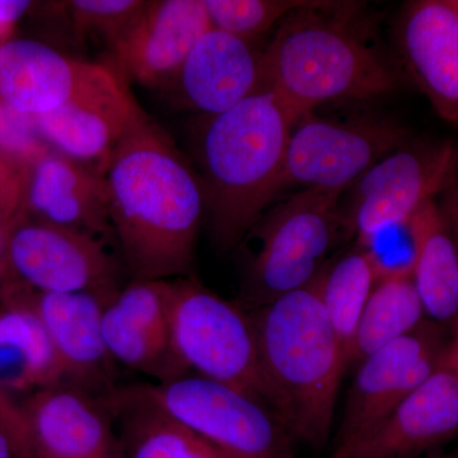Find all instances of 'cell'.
Returning <instances> with one entry per match:
<instances>
[{"mask_svg": "<svg viewBox=\"0 0 458 458\" xmlns=\"http://www.w3.org/2000/svg\"><path fill=\"white\" fill-rule=\"evenodd\" d=\"M113 234L131 282L192 276L207 197L200 174L149 116L105 167Z\"/></svg>", "mask_w": 458, "mask_h": 458, "instance_id": "cell-1", "label": "cell"}, {"mask_svg": "<svg viewBox=\"0 0 458 458\" xmlns=\"http://www.w3.org/2000/svg\"><path fill=\"white\" fill-rule=\"evenodd\" d=\"M352 3L312 2L279 23L262 51V87L298 116L330 102L367 101L396 86L393 66L352 21Z\"/></svg>", "mask_w": 458, "mask_h": 458, "instance_id": "cell-2", "label": "cell"}, {"mask_svg": "<svg viewBox=\"0 0 458 458\" xmlns=\"http://www.w3.org/2000/svg\"><path fill=\"white\" fill-rule=\"evenodd\" d=\"M300 119L278 96L260 90L199 126L207 214L222 251L242 242L279 197L286 147Z\"/></svg>", "mask_w": 458, "mask_h": 458, "instance_id": "cell-3", "label": "cell"}, {"mask_svg": "<svg viewBox=\"0 0 458 458\" xmlns=\"http://www.w3.org/2000/svg\"><path fill=\"white\" fill-rule=\"evenodd\" d=\"M262 369L293 439L319 450L333 427L345 370L316 279L250 312Z\"/></svg>", "mask_w": 458, "mask_h": 458, "instance_id": "cell-4", "label": "cell"}, {"mask_svg": "<svg viewBox=\"0 0 458 458\" xmlns=\"http://www.w3.org/2000/svg\"><path fill=\"white\" fill-rule=\"evenodd\" d=\"M340 195L298 190L261 216L245 238L256 241L246 262L242 297L255 310L318 278L343 241L352 238Z\"/></svg>", "mask_w": 458, "mask_h": 458, "instance_id": "cell-5", "label": "cell"}, {"mask_svg": "<svg viewBox=\"0 0 458 458\" xmlns=\"http://www.w3.org/2000/svg\"><path fill=\"white\" fill-rule=\"evenodd\" d=\"M171 328L174 349L190 373L250 394L283 421L250 313L186 276L174 280Z\"/></svg>", "mask_w": 458, "mask_h": 458, "instance_id": "cell-6", "label": "cell"}, {"mask_svg": "<svg viewBox=\"0 0 458 458\" xmlns=\"http://www.w3.org/2000/svg\"><path fill=\"white\" fill-rule=\"evenodd\" d=\"M140 387L228 458H294L293 437L278 415L231 386L191 373Z\"/></svg>", "mask_w": 458, "mask_h": 458, "instance_id": "cell-7", "label": "cell"}, {"mask_svg": "<svg viewBox=\"0 0 458 458\" xmlns=\"http://www.w3.org/2000/svg\"><path fill=\"white\" fill-rule=\"evenodd\" d=\"M408 141L409 131L386 117L333 120L306 114L289 138L279 195L295 188L342 197L373 165Z\"/></svg>", "mask_w": 458, "mask_h": 458, "instance_id": "cell-8", "label": "cell"}, {"mask_svg": "<svg viewBox=\"0 0 458 458\" xmlns=\"http://www.w3.org/2000/svg\"><path fill=\"white\" fill-rule=\"evenodd\" d=\"M458 164L451 143L403 144L373 165L351 189L342 210L355 243L408 225L454 179Z\"/></svg>", "mask_w": 458, "mask_h": 458, "instance_id": "cell-9", "label": "cell"}, {"mask_svg": "<svg viewBox=\"0 0 458 458\" xmlns=\"http://www.w3.org/2000/svg\"><path fill=\"white\" fill-rule=\"evenodd\" d=\"M447 351L441 327L424 319L408 335L361 360L334 450L351 445L378 426L433 375Z\"/></svg>", "mask_w": 458, "mask_h": 458, "instance_id": "cell-10", "label": "cell"}, {"mask_svg": "<svg viewBox=\"0 0 458 458\" xmlns=\"http://www.w3.org/2000/svg\"><path fill=\"white\" fill-rule=\"evenodd\" d=\"M8 260L40 293H90L111 301L122 291L119 264L104 237L51 223L18 227L9 237Z\"/></svg>", "mask_w": 458, "mask_h": 458, "instance_id": "cell-11", "label": "cell"}, {"mask_svg": "<svg viewBox=\"0 0 458 458\" xmlns=\"http://www.w3.org/2000/svg\"><path fill=\"white\" fill-rule=\"evenodd\" d=\"M17 458H123L105 396L62 381L36 391L21 411Z\"/></svg>", "mask_w": 458, "mask_h": 458, "instance_id": "cell-12", "label": "cell"}, {"mask_svg": "<svg viewBox=\"0 0 458 458\" xmlns=\"http://www.w3.org/2000/svg\"><path fill=\"white\" fill-rule=\"evenodd\" d=\"M174 280L131 282L108 301L102 335L114 363L165 384L191 375L174 349L171 328Z\"/></svg>", "mask_w": 458, "mask_h": 458, "instance_id": "cell-13", "label": "cell"}, {"mask_svg": "<svg viewBox=\"0 0 458 458\" xmlns=\"http://www.w3.org/2000/svg\"><path fill=\"white\" fill-rule=\"evenodd\" d=\"M147 117L123 78L107 68L62 107L32 122L63 155L98 164L104 174L116 147Z\"/></svg>", "mask_w": 458, "mask_h": 458, "instance_id": "cell-14", "label": "cell"}, {"mask_svg": "<svg viewBox=\"0 0 458 458\" xmlns=\"http://www.w3.org/2000/svg\"><path fill=\"white\" fill-rule=\"evenodd\" d=\"M458 434V376L447 354L378 426L328 458H417Z\"/></svg>", "mask_w": 458, "mask_h": 458, "instance_id": "cell-15", "label": "cell"}, {"mask_svg": "<svg viewBox=\"0 0 458 458\" xmlns=\"http://www.w3.org/2000/svg\"><path fill=\"white\" fill-rule=\"evenodd\" d=\"M210 29L204 0H157L148 3L111 49L132 81L147 89H168Z\"/></svg>", "mask_w": 458, "mask_h": 458, "instance_id": "cell-16", "label": "cell"}, {"mask_svg": "<svg viewBox=\"0 0 458 458\" xmlns=\"http://www.w3.org/2000/svg\"><path fill=\"white\" fill-rule=\"evenodd\" d=\"M401 59L434 110L458 123V3L418 0L397 23Z\"/></svg>", "mask_w": 458, "mask_h": 458, "instance_id": "cell-17", "label": "cell"}, {"mask_svg": "<svg viewBox=\"0 0 458 458\" xmlns=\"http://www.w3.org/2000/svg\"><path fill=\"white\" fill-rule=\"evenodd\" d=\"M262 51L251 42L210 29L189 54L171 92L186 110L216 116L262 89Z\"/></svg>", "mask_w": 458, "mask_h": 458, "instance_id": "cell-18", "label": "cell"}, {"mask_svg": "<svg viewBox=\"0 0 458 458\" xmlns=\"http://www.w3.org/2000/svg\"><path fill=\"white\" fill-rule=\"evenodd\" d=\"M47 328L65 381L104 396L114 390V363L102 335L107 301L90 293H40L21 300Z\"/></svg>", "mask_w": 458, "mask_h": 458, "instance_id": "cell-19", "label": "cell"}, {"mask_svg": "<svg viewBox=\"0 0 458 458\" xmlns=\"http://www.w3.org/2000/svg\"><path fill=\"white\" fill-rule=\"evenodd\" d=\"M107 68L66 56L42 42H4L0 45V99L33 119L62 107Z\"/></svg>", "mask_w": 458, "mask_h": 458, "instance_id": "cell-20", "label": "cell"}, {"mask_svg": "<svg viewBox=\"0 0 458 458\" xmlns=\"http://www.w3.org/2000/svg\"><path fill=\"white\" fill-rule=\"evenodd\" d=\"M29 203L42 222L99 237L113 232L105 174L64 155L38 162Z\"/></svg>", "mask_w": 458, "mask_h": 458, "instance_id": "cell-21", "label": "cell"}, {"mask_svg": "<svg viewBox=\"0 0 458 458\" xmlns=\"http://www.w3.org/2000/svg\"><path fill=\"white\" fill-rule=\"evenodd\" d=\"M105 401L123 458H228L148 399L140 386L114 388Z\"/></svg>", "mask_w": 458, "mask_h": 458, "instance_id": "cell-22", "label": "cell"}, {"mask_svg": "<svg viewBox=\"0 0 458 458\" xmlns=\"http://www.w3.org/2000/svg\"><path fill=\"white\" fill-rule=\"evenodd\" d=\"M414 245L412 279L424 313L442 325L458 318V245L451 223L436 200L409 222Z\"/></svg>", "mask_w": 458, "mask_h": 458, "instance_id": "cell-23", "label": "cell"}, {"mask_svg": "<svg viewBox=\"0 0 458 458\" xmlns=\"http://www.w3.org/2000/svg\"><path fill=\"white\" fill-rule=\"evenodd\" d=\"M65 381L47 328L25 303L0 311V393L47 387Z\"/></svg>", "mask_w": 458, "mask_h": 458, "instance_id": "cell-24", "label": "cell"}, {"mask_svg": "<svg viewBox=\"0 0 458 458\" xmlns=\"http://www.w3.org/2000/svg\"><path fill=\"white\" fill-rule=\"evenodd\" d=\"M382 271L369 250L354 243L325 265L316 278L319 297L335 331L346 367L352 366V346L364 311Z\"/></svg>", "mask_w": 458, "mask_h": 458, "instance_id": "cell-25", "label": "cell"}, {"mask_svg": "<svg viewBox=\"0 0 458 458\" xmlns=\"http://www.w3.org/2000/svg\"><path fill=\"white\" fill-rule=\"evenodd\" d=\"M412 269L391 271L376 283L361 313L352 364L360 363L388 344L408 335L424 321Z\"/></svg>", "mask_w": 458, "mask_h": 458, "instance_id": "cell-26", "label": "cell"}, {"mask_svg": "<svg viewBox=\"0 0 458 458\" xmlns=\"http://www.w3.org/2000/svg\"><path fill=\"white\" fill-rule=\"evenodd\" d=\"M312 2L300 0H204L212 29L254 44L288 17Z\"/></svg>", "mask_w": 458, "mask_h": 458, "instance_id": "cell-27", "label": "cell"}, {"mask_svg": "<svg viewBox=\"0 0 458 458\" xmlns=\"http://www.w3.org/2000/svg\"><path fill=\"white\" fill-rule=\"evenodd\" d=\"M148 3L143 0H73L68 2V11L78 38H101L113 47L134 25Z\"/></svg>", "mask_w": 458, "mask_h": 458, "instance_id": "cell-28", "label": "cell"}, {"mask_svg": "<svg viewBox=\"0 0 458 458\" xmlns=\"http://www.w3.org/2000/svg\"><path fill=\"white\" fill-rule=\"evenodd\" d=\"M31 3L20 0H0V27L11 26L26 13Z\"/></svg>", "mask_w": 458, "mask_h": 458, "instance_id": "cell-29", "label": "cell"}, {"mask_svg": "<svg viewBox=\"0 0 458 458\" xmlns=\"http://www.w3.org/2000/svg\"><path fill=\"white\" fill-rule=\"evenodd\" d=\"M454 337L448 344L447 360L458 376V318L454 321Z\"/></svg>", "mask_w": 458, "mask_h": 458, "instance_id": "cell-30", "label": "cell"}, {"mask_svg": "<svg viewBox=\"0 0 458 458\" xmlns=\"http://www.w3.org/2000/svg\"><path fill=\"white\" fill-rule=\"evenodd\" d=\"M0 458H16L13 442L2 427H0Z\"/></svg>", "mask_w": 458, "mask_h": 458, "instance_id": "cell-31", "label": "cell"}, {"mask_svg": "<svg viewBox=\"0 0 458 458\" xmlns=\"http://www.w3.org/2000/svg\"><path fill=\"white\" fill-rule=\"evenodd\" d=\"M12 194L11 181L5 176V168L3 167L2 161H0V195Z\"/></svg>", "mask_w": 458, "mask_h": 458, "instance_id": "cell-32", "label": "cell"}, {"mask_svg": "<svg viewBox=\"0 0 458 458\" xmlns=\"http://www.w3.org/2000/svg\"><path fill=\"white\" fill-rule=\"evenodd\" d=\"M445 216H447L448 221L451 223L452 231H454L458 245V203L454 205L451 214L445 213Z\"/></svg>", "mask_w": 458, "mask_h": 458, "instance_id": "cell-33", "label": "cell"}, {"mask_svg": "<svg viewBox=\"0 0 458 458\" xmlns=\"http://www.w3.org/2000/svg\"><path fill=\"white\" fill-rule=\"evenodd\" d=\"M438 458H458V445H456V448H454V450L450 452V454H445V456Z\"/></svg>", "mask_w": 458, "mask_h": 458, "instance_id": "cell-34", "label": "cell"}, {"mask_svg": "<svg viewBox=\"0 0 458 458\" xmlns=\"http://www.w3.org/2000/svg\"><path fill=\"white\" fill-rule=\"evenodd\" d=\"M457 3H458V0H457Z\"/></svg>", "mask_w": 458, "mask_h": 458, "instance_id": "cell-35", "label": "cell"}]
</instances>
